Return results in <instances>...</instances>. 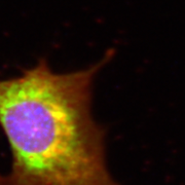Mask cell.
Segmentation results:
<instances>
[{
	"instance_id": "6da1fadb",
	"label": "cell",
	"mask_w": 185,
	"mask_h": 185,
	"mask_svg": "<svg viewBox=\"0 0 185 185\" xmlns=\"http://www.w3.org/2000/svg\"><path fill=\"white\" fill-rule=\"evenodd\" d=\"M109 59L68 73L40 60L0 79V129L12 154L0 185H119L106 162L105 131L92 114L94 79Z\"/></svg>"
}]
</instances>
